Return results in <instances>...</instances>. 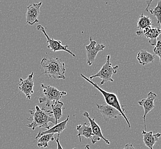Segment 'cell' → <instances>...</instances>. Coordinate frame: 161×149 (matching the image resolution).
Here are the masks:
<instances>
[{
    "label": "cell",
    "mask_w": 161,
    "mask_h": 149,
    "mask_svg": "<svg viewBox=\"0 0 161 149\" xmlns=\"http://www.w3.org/2000/svg\"><path fill=\"white\" fill-rule=\"evenodd\" d=\"M28 112L32 115V117L30 118L32 119V122L26 126L32 129L33 130H35L37 127L40 128L44 127L49 129L52 126V124H49V123H53L55 124V118L52 111L45 109L44 107L40 108L36 105L35 110H29Z\"/></svg>",
    "instance_id": "1"
},
{
    "label": "cell",
    "mask_w": 161,
    "mask_h": 149,
    "mask_svg": "<svg viewBox=\"0 0 161 149\" xmlns=\"http://www.w3.org/2000/svg\"><path fill=\"white\" fill-rule=\"evenodd\" d=\"M40 64L44 69L43 74L48 75L49 78L65 79V64L61 58H44L42 60Z\"/></svg>",
    "instance_id": "2"
},
{
    "label": "cell",
    "mask_w": 161,
    "mask_h": 149,
    "mask_svg": "<svg viewBox=\"0 0 161 149\" xmlns=\"http://www.w3.org/2000/svg\"><path fill=\"white\" fill-rule=\"evenodd\" d=\"M80 75L84 79L87 80L88 83H90L91 84H92L94 87L97 88V90H98L99 91H100V93L103 95V97L104 98V100H105V102H106L107 104L110 105L111 106L114 107L115 108H116L117 110L119 111L120 113H121L122 116L126 120V122L127 123L129 128H130L131 127L129 119H127V118L125 115L126 110L120 103L119 99H118V97H117L116 94L112 93V92H107V91L103 90V89H102L97 84L93 82L91 80H90L88 78H87L86 76H85L84 74H80Z\"/></svg>",
    "instance_id": "3"
},
{
    "label": "cell",
    "mask_w": 161,
    "mask_h": 149,
    "mask_svg": "<svg viewBox=\"0 0 161 149\" xmlns=\"http://www.w3.org/2000/svg\"><path fill=\"white\" fill-rule=\"evenodd\" d=\"M41 87L42 88V94L39 99V102L40 103L45 102L47 107L51 106L52 102L54 103L67 95L66 92L60 91L51 85L42 84Z\"/></svg>",
    "instance_id": "4"
},
{
    "label": "cell",
    "mask_w": 161,
    "mask_h": 149,
    "mask_svg": "<svg viewBox=\"0 0 161 149\" xmlns=\"http://www.w3.org/2000/svg\"><path fill=\"white\" fill-rule=\"evenodd\" d=\"M110 55H107L106 57V62L105 64L102 66L100 71L97 73L91 76L90 77V80L92 79L93 78H99L102 79V81L100 83V85L106 83L108 81L114 82V80L112 78L113 74H115L117 73V69L119 68L118 65H116L113 67L112 64L110 62Z\"/></svg>",
    "instance_id": "5"
},
{
    "label": "cell",
    "mask_w": 161,
    "mask_h": 149,
    "mask_svg": "<svg viewBox=\"0 0 161 149\" xmlns=\"http://www.w3.org/2000/svg\"><path fill=\"white\" fill-rule=\"evenodd\" d=\"M36 28L37 29L39 30V31H41L43 33V34L45 35L47 40V42L48 43V46L47 47V48L48 49H51L52 51L53 52H57V51H65V52H68V53H69L70 55L74 56V57H76V55H75L74 53L71 52V51L68 50V46H63L62 44H61V41H59V40H56L55 39H51L49 36L47 35V33L45 31L44 28L41 25H38L37 26H36Z\"/></svg>",
    "instance_id": "6"
},
{
    "label": "cell",
    "mask_w": 161,
    "mask_h": 149,
    "mask_svg": "<svg viewBox=\"0 0 161 149\" xmlns=\"http://www.w3.org/2000/svg\"><path fill=\"white\" fill-rule=\"evenodd\" d=\"M83 115L84 117L87 118V119L89 120L90 123V126L91 127L92 134H93L92 137L91 139L92 143L94 145L97 142H99L101 139H102L107 145H110V141L108 140H107L106 138H105L104 136H103L101 128L98 125V124H97L96 121H95V118H91L88 112H84L83 114Z\"/></svg>",
    "instance_id": "7"
},
{
    "label": "cell",
    "mask_w": 161,
    "mask_h": 149,
    "mask_svg": "<svg viewBox=\"0 0 161 149\" xmlns=\"http://www.w3.org/2000/svg\"><path fill=\"white\" fill-rule=\"evenodd\" d=\"M90 43L89 45L86 46L87 51V63L89 66L93 64L95 60L97 55L100 51H103L106 48L104 44H97V41L92 40V37H90Z\"/></svg>",
    "instance_id": "8"
},
{
    "label": "cell",
    "mask_w": 161,
    "mask_h": 149,
    "mask_svg": "<svg viewBox=\"0 0 161 149\" xmlns=\"http://www.w3.org/2000/svg\"><path fill=\"white\" fill-rule=\"evenodd\" d=\"M33 75L34 72H32L25 80H24L22 78H20L19 83V90L25 94L26 97L29 100L31 99V95L34 92V81L33 79Z\"/></svg>",
    "instance_id": "9"
},
{
    "label": "cell",
    "mask_w": 161,
    "mask_h": 149,
    "mask_svg": "<svg viewBox=\"0 0 161 149\" xmlns=\"http://www.w3.org/2000/svg\"><path fill=\"white\" fill-rule=\"evenodd\" d=\"M157 95L153 92H150L147 94V97L146 99H143L142 100L138 102V104L142 106L144 109V115L143 116V119L144 121V126H145V131L146 129V118L147 115L154 108V101L157 98Z\"/></svg>",
    "instance_id": "10"
},
{
    "label": "cell",
    "mask_w": 161,
    "mask_h": 149,
    "mask_svg": "<svg viewBox=\"0 0 161 149\" xmlns=\"http://www.w3.org/2000/svg\"><path fill=\"white\" fill-rule=\"evenodd\" d=\"M136 34L138 36H144L146 38L149 39L148 42L150 44L155 46L157 42V39L161 35V28L151 26L144 30L136 31Z\"/></svg>",
    "instance_id": "11"
},
{
    "label": "cell",
    "mask_w": 161,
    "mask_h": 149,
    "mask_svg": "<svg viewBox=\"0 0 161 149\" xmlns=\"http://www.w3.org/2000/svg\"><path fill=\"white\" fill-rule=\"evenodd\" d=\"M42 5V2L32 3L27 7L26 13V22L29 25H32L34 24L39 23L38 17L40 14V8Z\"/></svg>",
    "instance_id": "12"
},
{
    "label": "cell",
    "mask_w": 161,
    "mask_h": 149,
    "mask_svg": "<svg viewBox=\"0 0 161 149\" xmlns=\"http://www.w3.org/2000/svg\"><path fill=\"white\" fill-rule=\"evenodd\" d=\"M96 105L97 110L102 113L106 122H108V120L113 118L116 119L118 118V116H122L119 111L117 110L116 108L111 106L110 105H108L107 104L100 105L97 103L96 104Z\"/></svg>",
    "instance_id": "13"
},
{
    "label": "cell",
    "mask_w": 161,
    "mask_h": 149,
    "mask_svg": "<svg viewBox=\"0 0 161 149\" xmlns=\"http://www.w3.org/2000/svg\"><path fill=\"white\" fill-rule=\"evenodd\" d=\"M69 116L67 115V118L65 120L61 122L60 123H58L53 127L49 129L48 130H46L45 131H42V132L39 131L37 135L35 138V140L39 139L40 137H41L45 134H60L67 128V124L68 120H69Z\"/></svg>",
    "instance_id": "14"
},
{
    "label": "cell",
    "mask_w": 161,
    "mask_h": 149,
    "mask_svg": "<svg viewBox=\"0 0 161 149\" xmlns=\"http://www.w3.org/2000/svg\"><path fill=\"white\" fill-rule=\"evenodd\" d=\"M143 140L145 146L150 149H154L153 147L157 142L159 141V138L161 136V133L153 134V131L147 132L145 130H142Z\"/></svg>",
    "instance_id": "15"
},
{
    "label": "cell",
    "mask_w": 161,
    "mask_h": 149,
    "mask_svg": "<svg viewBox=\"0 0 161 149\" xmlns=\"http://www.w3.org/2000/svg\"><path fill=\"white\" fill-rule=\"evenodd\" d=\"M76 130L78 131L76 136L79 138V141L81 142V137L84 136L86 138H91L92 137V131L90 124H87L86 123L79 124L76 127Z\"/></svg>",
    "instance_id": "16"
},
{
    "label": "cell",
    "mask_w": 161,
    "mask_h": 149,
    "mask_svg": "<svg viewBox=\"0 0 161 149\" xmlns=\"http://www.w3.org/2000/svg\"><path fill=\"white\" fill-rule=\"evenodd\" d=\"M136 58L141 65H146L154 62L155 55L147 52L145 50H141L138 53Z\"/></svg>",
    "instance_id": "17"
},
{
    "label": "cell",
    "mask_w": 161,
    "mask_h": 149,
    "mask_svg": "<svg viewBox=\"0 0 161 149\" xmlns=\"http://www.w3.org/2000/svg\"><path fill=\"white\" fill-rule=\"evenodd\" d=\"M63 106H64V103L60 101L56 102L54 103H52L51 105V110L53 113L54 118H55V125L58 124V120L63 116V109L62 108H63Z\"/></svg>",
    "instance_id": "18"
},
{
    "label": "cell",
    "mask_w": 161,
    "mask_h": 149,
    "mask_svg": "<svg viewBox=\"0 0 161 149\" xmlns=\"http://www.w3.org/2000/svg\"><path fill=\"white\" fill-rule=\"evenodd\" d=\"M151 26H152V21L150 17L141 14L137 22V28L139 29V30H144Z\"/></svg>",
    "instance_id": "19"
},
{
    "label": "cell",
    "mask_w": 161,
    "mask_h": 149,
    "mask_svg": "<svg viewBox=\"0 0 161 149\" xmlns=\"http://www.w3.org/2000/svg\"><path fill=\"white\" fill-rule=\"evenodd\" d=\"M54 134H45L40 137L38 141L37 146L38 147H48V142L49 141H53L55 140Z\"/></svg>",
    "instance_id": "20"
},
{
    "label": "cell",
    "mask_w": 161,
    "mask_h": 149,
    "mask_svg": "<svg viewBox=\"0 0 161 149\" xmlns=\"http://www.w3.org/2000/svg\"><path fill=\"white\" fill-rule=\"evenodd\" d=\"M149 11L153 16L157 18V23L161 24V1H158L157 5L154 9H150Z\"/></svg>",
    "instance_id": "21"
},
{
    "label": "cell",
    "mask_w": 161,
    "mask_h": 149,
    "mask_svg": "<svg viewBox=\"0 0 161 149\" xmlns=\"http://www.w3.org/2000/svg\"><path fill=\"white\" fill-rule=\"evenodd\" d=\"M155 55H157L159 58V61L161 63V35L157 39V42L153 49Z\"/></svg>",
    "instance_id": "22"
},
{
    "label": "cell",
    "mask_w": 161,
    "mask_h": 149,
    "mask_svg": "<svg viewBox=\"0 0 161 149\" xmlns=\"http://www.w3.org/2000/svg\"><path fill=\"white\" fill-rule=\"evenodd\" d=\"M59 136H60V134H58V136H55V137L56 142L57 145H58V149H63V147H62V146H61L60 143V141H59Z\"/></svg>",
    "instance_id": "23"
},
{
    "label": "cell",
    "mask_w": 161,
    "mask_h": 149,
    "mask_svg": "<svg viewBox=\"0 0 161 149\" xmlns=\"http://www.w3.org/2000/svg\"><path fill=\"white\" fill-rule=\"evenodd\" d=\"M123 149H136V148L133 146L132 144H127Z\"/></svg>",
    "instance_id": "24"
},
{
    "label": "cell",
    "mask_w": 161,
    "mask_h": 149,
    "mask_svg": "<svg viewBox=\"0 0 161 149\" xmlns=\"http://www.w3.org/2000/svg\"><path fill=\"white\" fill-rule=\"evenodd\" d=\"M152 1H153V0L147 1H146V3L147 4V6L146 8V9H145V10H146V12H147V11H148V7H150V4L152 3Z\"/></svg>",
    "instance_id": "25"
},
{
    "label": "cell",
    "mask_w": 161,
    "mask_h": 149,
    "mask_svg": "<svg viewBox=\"0 0 161 149\" xmlns=\"http://www.w3.org/2000/svg\"><path fill=\"white\" fill-rule=\"evenodd\" d=\"M85 149H91L90 147V145H87L86 146H85Z\"/></svg>",
    "instance_id": "26"
},
{
    "label": "cell",
    "mask_w": 161,
    "mask_h": 149,
    "mask_svg": "<svg viewBox=\"0 0 161 149\" xmlns=\"http://www.w3.org/2000/svg\"><path fill=\"white\" fill-rule=\"evenodd\" d=\"M76 149V148H74V149Z\"/></svg>",
    "instance_id": "27"
},
{
    "label": "cell",
    "mask_w": 161,
    "mask_h": 149,
    "mask_svg": "<svg viewBox=\"0 0 161 149\" xmlns=\"http://www.w3.org/2000/svg\"></svg>",
    "instance_id": "28"
}]
</instances>
